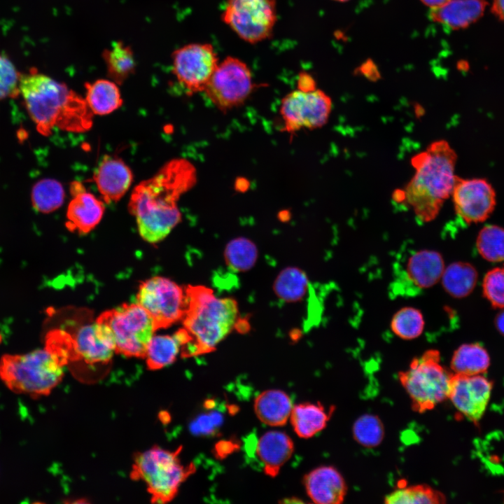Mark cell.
I'll return each mask as SVG.
<instances>
[{"instance_id": "cell-1", "label": "cell", "mask_w": 504, "mask_h": 504, "mask_svg": "<svg viewBox=\"0 0 504 504\" xmlns=\"http://www.w3.org/2000/svg\"><path fill=\"white\" fill-rule=\"evenodd\" d=\"M194 180L192 166L185 160L174 159L134 187L128 208L145 241L160 242L181 221L177 202L190 188Z\"/></svg>"}, {"instance_id": "cell-2", "label": "cell", "mask_w": 504, "mask_h": 504, "mask_svg": "<svg viewBox=\"0 0 504 504\" xmlns=\"http://www.w3.org/2000/svg\"><path fill=\"white\" fill-rule=\"evenodd\" d=\"M21 94L29 115L38 132L48 135L57 127L85 132L92 124V112L85 99L64 83L38 72L20 74Z\"/></svg>"}, {"instance_id": "cell-3", "label": "cell", "mask_w": 504, "mask_h": 504, "mask_svg": "<svg viewBox=\"0 0 504 504\" xmlns=\"http://www.w3.org/2000/svg\"><path fill=\"white\" fill-rule=\"evenodd\" d=\"M457 155L446 140L433 141L411 159L414 174L405 188L404 201L421 222L435 218L451 195Z\"/></svg>"}, {"instance_id": "cell-4", "label": "cell", "mask_w": 504, "mask_h": 504, "mask_svg": "<svg viewBox=\"0 0 504 504\" xmlns=\"http://www.w3.org/2000/svg\"><path fill=\"white\" fill-rule=\"evenodd\" d=\"M186 293L187 307L182 320L190 340L181 349L182 356L211 352L238 322L237 303L232 298H217L204 286H188Z\"/></svg>"}, {"instance_id": "cell-5", "label": "cell", "mask_w": 504, "mask_h": 504, "mask_svg": "<svg viewBox=\"0 0 504 504\" xmlns=\"http://www.w3.org/2000/svg\"><path fill=\"white\" fill-rule=\"evenodd\" d=\"M66 363L46 347L24 354H4L0 358V379L15 393L47 396L62 381Z\"/></svg>"}, {"instance_id": "cell-6", "label": "cell", "mask_w": 504, "mask_h": 504, "mask_svg": "<svg viewBox=\"0 0 504 504\" xmlns=\"http://www.w3.org/2000/svg\"><path fill=\"white\" fill-rule=\"evenodd\" d=\"M181 449L169 451L155 446L135 455L131 477L146 484L153 503L172 500L181 484L195 471L193 465L181 463Z\"/></svg>"}, {"instance_id": "cell-7", "label": "cell", "mask_w": 504, "mask_h": 504, "mask_svg": "<svg viewBox=\"0 0 504 504\" xmlns=\"http://www.w3.org/2000/svg\"><path fill=\"white\" fill-rule=\"evenodd\" d=\"M453 374L440 364V353L428 350L399 372V381L408 394L412 409L424 413L449 398Z\"/></svg>"}, {"instance_id": "cell-8", "label": "cell", "mask_w": 504, "mask_h": 504, "mask_svg": "<svg viewBox=\"0 0 504 504\" xmlns=\"http://www.w3.org/2000/svg\"><path fill=\"white\" fill-rule=\"evenodd\" d=\"M111 330L115 352L128 357L145 358L156 330L151 316L136 302L102 313L97 318Z\"/></svg>"}, {"instance_id": "cell-9", "label": "cell", "mask_w": 504, "mask_h": 504, "mask_svg": "<svg viewBox=\"0 0 504 504\" xmlns=\"http://www.w3.org/2000/svg\"><path fill=\"white\" fill-rule=\"evenodd\" d=\"M223 22L240 38L254 44L269 38L277 20L276 0H227Z\"/></svg>"}, {"instance_id": "cell-10", "label": "cell", "mask_w": 504, "mask_h": 504, "mask_svg": "<svg viewBox=\"0 0 504 504\" xmlns=\"http://www.w3.org/2000/svg\"><path fill=\"white\" fill-rule=\"evenodd\" d=\"M254 87L248 66L228 56L218 63L204 92L219 110L227 111L243 104Z\"/></svg>"}, {"instance_id": "cell-11", "label": "cell", "mask_w": 504, "mask_h": 504, "mask_svg": "<svg viewBox=\"0 0 504 504\" xmlns=\"http://www.w3.org/2000/svg\"><path fill=\"white\" fill-rule=\"evenodd\" d=\"M136 302L153 318L156 330L165 328L183 319L187 307L186 288L163 276L143 281Z\"/></svg>"}, {"instance_id": "cell-12", "label": "cell", "mask_w": 504, "mask_h": 504, "mask_svg": "<svg viewBox=\"0 0 504 504\" xmlns=\"http://www.w3.org/2000/svg\"><path fill=\"white\" fill-rule=\"evenodd\" d=\"M332 106L331 98L321 90L290 92L282 99L280 106L285 130L293 133L301 129L323 127L329 119Z\"/></svg>"}, {"instance_id": "cell-13", "label": "cell", "mask_w": 504, "mask_h": 504, "mask_svg": "<svg viewBox=\"0 0 504 504\" xmlns=\"http://www.w3.org/2000/svg\"><path fill=\"white\" fill-rule=\"evenodd\" d=\"M172 71L188 94L204 92L219 62L214 46L194 43L175 50L172 55Z\"/></svg>"}, {"instance_id": "cell-14", "label": "cell", "mask_w": 504, "mask_h": 504, "mask_svg": "<svg viewBox=\"0 0 504 504\" xmlns=\"http://www.w3.org/2000/svg\"><path fill=\"white\" fill-rule=\"evenodd\" d=\"M451 196L456 214L466 223L484 221L496 204L493 187L482 178H462L456 176Z\"/></svg>"}, {"instance_id": "cell-15", "label": "cell", "mask_w": 504, "mask_h": 504, "mask_svg": "<svg viewBox=\"0 0 504 504\" xmlns=\"http://www.w3.org/2000/svg\"><path fill=\"white\" fill-rule=\"evenodd\" d=\"M491 390V382L482 374H454L449 398L461 414L476 422L486 409Z\"/></svg>"}, {"instance_id": "cell-16", "label": "cell", "mask_w": 504, "mask_h": 504, "mask_svg": "<svg viewBox=\"0 0 504 504\" xmlns=\"http://www.w3.org/2000/svg\"><path fill=\"white\" fill-rule=\"evenodd\" d=\"M444 270V261L439 253L428 250L416 251L406 260L394 287L400 294H414L435 285Z\"/></svg>"}, {"instance_id": "cell-17", "label": "cell", "mask_w": 504, "mask_h": 504, "mask_svg": "<svg viewBox=\"0 0 504 504\" xmlns=\"http://www.w3.org/2000/svg\"><path fill=\"white\" fill-rule=\"evenodd\" d=\"M71 338L74 356L88 363H106L115 352V343L111 330L97 319L94 322L81 325Z\"/></svg>"}, {"instance_id": "cell-18", "label": "cell", "mask_w": 504, "mask_h": 504, "mask_svg": "<svg viewBox=\"0 0 504 504\" xmlns=\"http://www.w3.org/2000/svg\"><path fill=\"white\" fill-rule=\"evenodd\" d=\"M73 196L66 211V227L73 232L86 234L101 221L105 207L102 200L88 192L83 185L74 181L70 186Z\"/></svg>"}, {"instance_id": "cell-19", "label": "cell", "mask_w": 504, "mask_h": 504, "mask_svg": "<svg viewBox=\"0 0 504 504\" xmlns=\"http://www.w3.org/2000/svg\"><path fill=\"white\" fill-rule=\"evenodd\" d=\"M93 178L102 199L111 203L119 201L127 192L133 174L122 159L106 155L96 168Z\"/></svg>"}, {"instance_id": "cell-20", "label": "cell", "mask_w": 504, "mask_h": 504, "mask_svg": "<svg viewBox=\"0 0 504 504\" xmlns=\"http://www.w3.org/2000/svg\"><path fill=\"white\" fill-rule=\"evenodd\" d=\"M303 483L309 498L318 504H340L347 492L343 476L330 465L312 470L304 476Z\"/></svg>"}, {"instance_id": "cell-21", "label": "cell", "mask_w": 504, "mask_h": 504, "mask_svg": "<svg viewBox=\"0 0 504 504\" xmlns=\"http://www.w3.org/2000/svg\"><path fill=\"white\" fill-rule=\"evenodd\" d=\"M488 4L486 0H450L439 8L430 9L429 17L433 22L452 30L463 29L477 22Z\"/></svg>"}, {"instance_id": "cell-22", "label": "cell", "mask_w": 504, "mask_h": 504, "mask_svg": "<svg viewBox=\"0 0 504 504\" xmlns=\"http://www.w3.org/2000/svg\"><path fill=\"white\" fill-rule=\"evenodd\" d=\"M293 451L294 444L290 438L285 433L277 430L264 433L255 446V452L263 464L264 471L270 477L278 475Z\"/></svg>"}, {"instance_id": "cell-23", "label": "cell", "mask_w": 504, "mask_h": 504, "mask_svg": "<svg viewBox=\"0 0 504 504\" xmlns=\"http://www.w3.org/2000/svg\"><path fill=\"white\" fill-rule=\"evenodd\" d=\"M253 407L261 422L271 426H280L290 418L293 406L285 392L270 389L262 391L255 398Z\"/></svg>"}, {"instance_id": "cell-24", "label": "cell", "mask_w": 504, "mask_h": 504, "mask_svg": "<svg viewBox=\"0 0 504 504\" xmlns=\"http://www.w3.org/2000/svg\"><path fill=\"white\" fill-rule=\"evenodd\" d=\"M334 410L320 402L300 403L293 407L290 423L300 438H309L325 428Z\"/></svg>"}, {"instance_id": "cell-25", "label": "cell", "mask_w": 504, "mask_h": 504, "mask_svg": "<svg viewBox=\"0 0 504 504\" xmlns=\"http://www.w3.org/2000/svg\"><path fill=\"white\" fill-rule=\"evenodd\" d=\"M188 339V334L184 328L178 330L173 335H153L145 355L148 368L159 370L172 364Z\"/></svg>"}, {"instance_id": "cell-26", "label": "cell", "mask_w": 504, "mask_h": 504, "mask_svg": "<svg viewBox=\"0 0 504 504\" xmlns=\"http://www.w3.org/2000/svg\"><path fill=\"white\" fill-rule=\"evenodd\" d=\"M85 101L92 113L109 114L123 102L118 84L111 80L97 79L85 84Z\"/></svg>"}, {"instance_id": "cell-27", "label": "cell", "mask_w": 504, "mask_h": 504, "mask_svg": "<svg viewBox=\"0 0 504 504\" xmlns=\"http://www.w3.org/2000/svg\"><path fill=\"white\" fill-rule=\"evenodd\" d=\"M102 58L108 77L118 85L122 84L134 73L136 62L134 52L130 46L122 41L113 42L103 51Z\"/></svg>"}, {"instance_id": "cell-28", "label": "cell", "mask_w": 504, "mask_h": 504, "mask_svg": "<svg viewBox=\"0 0 504 504\" xmlns=\"http://www.w3.org/2000/svg\"><path fill=\"white\" fill-rule=\"evenodd\" d=\"M490 364L486 350L477 343L464 344L454 353L451 368L454 374L476 375L484 373Z\"/></svg>"}, {"instance_id": "cell-29", "label": "cell", "mask_w": 504, "mask_h": 504, "mask_svg": "<svg viewBox=\"0 0 504 504\" xmlns=\"http://www.w3.org/2000/svg\"><path fill=\"white\" fill-rule=\"evenodd\" d=\"M442 277V285L449 294L455 298H463L474 289L477 272L469 263L455 262L444 270Z\"/></svg>"}, {"instance_id": "cell-30", "label": "cell", "mask_w": 504, "mask_h": 504, "mask_svg": "<svg viewBox=\"0 0 504 504\" xmlns=\"http://www.w3.org/2000/svg\"><path fill=\"white\" fill-rule=\"evenodd\" d=\"M64 190L57 181L44 178L33 186L31 198L34 208L38 212L48 214L59 209L64 200Z\"/></svg>"}, {"instance_id": "cell-31", "label": "cell", "mask_w": 504, "mask_h": 504, "mask_svg": "<svg viewBox=\"0 0 504 504\" xmlns=\"http://www.w3.org/2000/svg\"><path fill=\"white\" fill-rule=\"evenodd\" d=\"M308 279L301 270L288 267L282 270L274 282L276 295L286 302H297L305 295Z\"/></svg>"}, {"instance_id": "cell-32", "label": "cell", "mask_w": 504, "mask_h": 504, "mask_svg": "<svg viewBox=\"0 0 504 504\" xmlns=\"http://www.w3.org/2000/svg\"><path fill=\"white\" fill-rule=\"evenodd\" d=\"M440 492L426 484L400 486L386 495L384 502L388 504H437L444 501Z\"/></svg>"}, {"instance_id": "cell-33", "label": "cell", "mask_w": 504, "mask_h": 504, "mask_svg": "<svg viewBox=\"0 0 504 504\" xmlns=\"http://www.w3.org/2000/svg\"><path fill=\"white\" fill-rule=\"evenodd\" d=\"M258 258L255 245L249 239L238 237L230 241L225 249V259L229 267L236 272L251 269Z\"/></svg>"}, {"instance_id": "cell-34", "label": "cell", "mask_w": 504, "mask_h": 504, "mask_svg": "<svg viewBox=\"0 0 504 504\" xmlns=\"http://www.w3.org/2000/svg\"><path fill=\"white\" fill-rule=\"evenodd\" d=\"M353 437L359 444L364 447H377L384 437V425L377 415L363 414L354 423Z\"/></svg>"}, {"instance_id": "cell-35", "label": "cell", "mask_w": 504, "mask_h": 504, "mask_svg": "<svg viewBox=\"0 0 504 504\" xmlns=\"http://www.w3.org/2000/svg\"><path fill=\"white\" fill-rule=\"evenodd\" d=\"M477 248L489 261L504 260V228L495 225L484 226L478 234Z\"/></svg>"}, {"instance_id": "cell-36", "label": "cell", "mask_w": 504, "mask_h": 504, "mask_svg": "<svg viewBox=\"0 0 504 504\" xmlns=\"http://www.w3.org/2000/svg\"><path fill=\"white\" fill-rule=\"evenodd\" d=\"M424 324L423 315L419 309L405 307L393 316L391 327L392 331L399 337L412 340L422 333Z\"/></svg>"}, {"instance_id": "cell-37", "label": "cell", "mask_w": 504, "mask_h": 504, "mask_svg": "<svg viewBox=\"0 0 504 504\" xmlns=\"http://www.w3.org/2000/svg\"><path fill=\"white\" fill-rule=\"evenodd\" d=\"M483 294L495 308L504 307V266L489 271L485 275Z\"/></svg>"}, {"instance_id": "cell-38", "label": "cell", "mask_w": 504, "mask_h": 504, "mask_svg": "<svg viewBox=\"0 0 504 504\" xmlns=\"http://www.w3.org/2000/svg\"><path fill=\"white\" fill-rule=\"evenodd\" d=\"M20 77L14 64L0 55V100L20 95Z\"/></svg>"}, {"instance_id": "cell-39", "label": "cell", "mask_w": 504, "mask_h": 504, "mask_svg": "<svg viewBox=\"0 0 504 504\" xmlns=\"http://www.w3.org/2000/svg\"><path fill=\"white\" fill-rule=\"evenodd\" d=\"M223 422V414L218 411H211L198 416L190 424V430L195 435L213 434Z\"/></svg>"}, {"instance_id": "cell-40", "label": "cell", "mask_w": 504, "mask_h": 504, "mask_svg": "<svg viewBox=\"0 0 504 504\" xmlns=\"http://www.w3.org/2000/svg\"><path fill=\"white\" fill-rule=\"evenodd\" d=\"M358 70L361 74L370 80H377L380 78V74L375 63L370 59L364 62Z\"/></svg>"}, {"instance_id": "cell-41", "label": "cell", "mask_w": 504, "mask_h": 504, "mask_svg": "<svg viewBox=\"0 0 504 504\" xmlns=\"http://www.w3.org/2000/svg\"><path fill=\"white\" fill-rule=\"evenodd\" d=\"M298 89L302 91L316 90V83L314 78L307 72H301L298 78Z\"/></svg>"}, {"instance_id": "cell-42", "label": "cell", "mask_w": 504, "mask_h": 504, "mask_svg": "<svg viewBox=\"0 0 504 504\" xmlns=\"http://www.w3.org/2000/svg\"><path fill=\"white\" fill-rule=\"evenodd\" d=\"M491 12L500 21L504 22V0H492Z\"/></svg>"}, {"instance_id": "cell-43", "label": "cell", "mask_w": 504, "mask_h": 504, "mask_svg": "<svg viewBox=\"0 0 504 504\" xmlns=\"http://www.w3.org/2000/svg\"><path fill=\"white\" fill-rule=\"evenodd\" d=\"M421 2L424 4L425 6L430 8V9L432 8H439L447 2H449L450 0H420Z\"/></svg>"}, {"instance_id": "cell-44", "label": "cell", "mask_w": 504, "mask_h": 504, "mask_svg": "<svg viewBox=\"0 0 504 504\" xmlns=\"http://www.w3.org/2000/svg\"><path fill=\"white\" fill-rule=\"evenodd\" d=\"M495 325L498 332L504 335V310L500 312L496 317Z\"/></svg>"}, {"instance_id": "cell-45", "label": "cell", "mask_w": 504, "mask_h": 504, "mask_svg": "<svg viewBox=\"0 0 504 504\" xmlns=\"http://www.w3.org/2000/svg\"><path fill=\"white\" fill-rule=\"evenodd\" d=\"M333 1H338V2H346L349 0H333Z\"/></svg>"}]
</instances>
